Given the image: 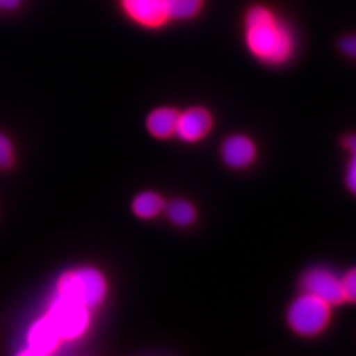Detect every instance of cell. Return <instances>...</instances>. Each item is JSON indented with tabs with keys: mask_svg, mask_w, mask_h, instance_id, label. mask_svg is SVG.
<instances>
[{
	"mask_svg": "<svg viewBox=\"0 0 356 356\" xmlns=\"http://www.w3.org/2000/svg\"><path fill=\"white\" fill-rule=\"evenodd\" d=\"M213 126V119L207 110L193 107L178 115L176 134L185 141H197L204 138Z\"/></svg>",
	"mask_w": 356,
	"mask_h": 356,
	"instance_id": "52a82bcc",
	"label": "cell"
},
{
	"mask_svg": "<svg viewBox=\"0 0 356 356\" xmlns=\"http://www.w3.org/2000/svg\"><path fill=\"white\" fill-rule=\"evenodd\" d=\"M58 289L63 297L70 298L83 306H91L102 300L106 292V284L98 270L81 268L65 273L58 284Z\"/></svg>",
	"mask_w": 356,
	"mask_h": 356,
	"instance_id": "3957f363",
	"label": "cell"
},
{
	"mask_svg": "<svg viewBox=\"0 0 356 356\" xmlns=\"http://www.w3.org/2000/svg\"><path fill=\"white\" fill-rule=\"evenodd\" d=\"M301 288L304 293L312 294L326 302L335 306L346 301L342 277L326 268H313L302 276Z\"/></svg>",
	"mask_w": 356,
	"mask_h": 356,
	"instance_id": "277c9868",
	"label": "cell"
},
{
	"mask_svg": "<svg viewBox=\"0 0 356 356\" xmlns=\"http://www.w3.org/2000/svg\"><path fill=\"white\" fill-rule=\"evenodd\" d=\"M331 306L317 297L302 293L293 301L286 319L296 334L302 337H314L326 329L330 322Z\"/></svg>",
	"mask_w": 356,
	"mask_h": 356,
	"instance_id": "7a4b0ae2",
	"label": "cell"
},
{
	"mask_svg": "<svg viewBox=\"0 0 356 356\" xmlns=\"http://www.w3.org/2000/svg\"><path fill=\"white\" fill-rule=\"evenodd\" d=\"M339 48L351 58H356V35H350L341 40Z\"/></svg>",
	"mask_w": 356,
	"mask_h": 356,
	"instance_id": "e0dca14e",
	"label": "cell"
},
{
	"mask_svg": "<svg viewBox=\"0 0 356 356\" xmlns=\"http://www.w3.org/2000/svg\"><path fill=\"white\" fill-rule=\"evenodd\" d=\"M256 157V147L254 141L244 135H232L222 144L223 161L236 169L251 165Z\"/></svg>",
	"mask_w": 356,
	"mask_h": 356,
	"instance_id": "ba28073f",
	"label": "cell"
},
{
	"mask_svg": "<svg viewBox=\"0 0 356 356\" xmlns=\"http://www.w3.org/2000/svg\"><path fill=\"white\" fill-rule=\"evenodd\" d=\"M58 337L51 319H40L29 331V343L38 353H49L58 342Z\"/></svg>",
	"mask_w": 356,
	"mask_h": 356,
	"instance_id": "9c48e42d",
	"label": "cell"
},
{
	"mask_svg": "<svg viewBox=\"0 0 356 356\" xmlns=\"http://www.w3.org/2000/svg\"><path fill=\"white\" fill-rule=\"evenodd\" d=\"M342 284H343L344 298L346 301L354 302L356 304V268L350 269L343 277H342Z\"/></svg>",
	"mask_w": 356,
	"mask_h": 356,
	"instance_id": "9a60e30c",
	"label": "cell"
},
{
	"mask_svg": "<svg viewBox=\"0 0 356 356\" xmlns=\"http://www.w3.org/2000/svg\"><path fill=\"white\" fill-rule=\"evenodd\" d=\"M178 113L173 108H159L148 118V129L157 138H168L176 132Z\"/></svg>",
	"mask_w": 356,
	"mask_h": 356,
	"instance_id": "30bf717a",
	"label": "cell"
},
{
	"mask_svg": "<svg viewBox=\"0 0 356 356\" xmlns=\"http://www.w3.org/2000/svg\"><path fill=\"white\" fill-rule=\"evenodd\" d=\"M13 164V147L10 140L0 135V168H7Z\"/></svg>",
	"mask_w": 356,
	"mask_h": 356,
	"instance_id": "2e32d148",
	"label": "cell"
},
{
	"mask_svg": "<svg viewBox=\"0 0 356 356\" xmlns=\"http://www.w3.org/2000/svg\"><path fill=\"white\" fill-rule=\"evenodd\" d=\"M164 209L165 204L163 198L152 191L143 193L134 201V211L140 218H153L159 216Z\"/></svg>",
	"mask_w": 356,
	"mask_h": 356,
	"instance_id": "7c38bea8",
	"label": "cell"
},
{
	"mask_svg": "<svg viewBox=\"0 0 356 356\" xmlns=\"http://www.w3.org/2000/svg\"><path fill=\"white\" fill-rule=\"evenodd\" d=\"M166 214L169 219L178 226H188L195 218V210L191 202L184 200H176L166 206Z\"/></svg>",
	"mask_w": 356,
	"mask_h": 356,
	"instance_id": "4fadbf2b",
	"label": "cell"
},
{
	"mask_svg": "<svg viewBox=\"0 0 356 356\" xmlns=\"http://www.w3.org/2000/svg\"><path fill=\"white\" fill-rule=\"evenodd\" d=\"M344 147L350 152V161L346 169V184L347 188L356 194V135L346 138Z\"/></svg>",
	"mask_w": 356,
	"mask_h": 356,
	"instance_id": "5bb4252c",
	"label": "cell"
},
{
	"mask_svg": "<svg viewBox=\"0 0 356 356\" xmlns=\"http://www.w3.org/2000/svg\"><path fill=\"white\" fill-rule=\"evenodd\" d=\"M23 0H0V10H15Z\"/></svg>",
	"mask_w": 356,
	"mask_h": 356,
	"instance_id": "ac0fdd59",
	"label": "cell"
},
{
	"mask_svg": "<svg viewBox=\"0 0 356 356\" xmlns=\"http://www.w3.org/2000/svg\"><path fill=\"white\" fill-rule=\"evenodd\" d=\"M49 319L60 335L74 338L85 330L89 317L85 306L61 296L51 305Z\"/></svg>",
	"mask_w": 356,
	"mask_h": 356,
	"instance_id": "5b68a950",
	"label": "cell"
},
{
	"mask_svg": "<svg viewBox=\"0 0 356 356\" xmlns=\"http://www.w3.org/2000/svg\"><path fill=\"white\" fill-rule=\"evenodd\" d=\"M120 6L132 22L145 28H160L169 20L164 0H120Z\"/></svg>",
	"mask_w": 356,
	"mask_h": 356,
	"instance_id": "8992f818",
	"label": "cell"
},
{
	"mask_svg": "<svg viewBox=\"0 0 356 356\" xmlns=\"http://www.w3.org/2000/svg\"><path fill=\"white\" fill-rule=\"evenodd\" d=\"M168 19L188 20L201 13L204 0H164Z\"/></svg>",
	"mask_w": 356,
	"mask_h": 356,
	"instance_id": "8fae6325",
	"label": "cell"
},
{
	"mask_svg": "<svg viewBox=\"0 0 356 356\" xmlns=\"http://www.w3.org/2000/svg\"><path fill=\"white\" fill-rule=\"evenodd\" d=\"M245 44L259 61L285 64L293 56L292 31L264 6H254L245 16Z\"/></svg>",
	"mask_w": 356,
	"mask_h": 356,
	"instance_id": "6da1fadb",
	"label": "cell"
}]
</instances>
